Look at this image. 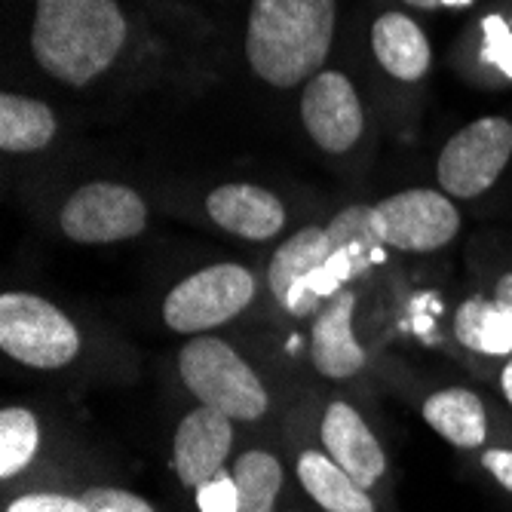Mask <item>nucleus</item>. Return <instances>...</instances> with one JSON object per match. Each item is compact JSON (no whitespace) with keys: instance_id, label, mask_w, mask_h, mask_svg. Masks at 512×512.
I'll return each mask as SVG.
<instances>
[{"instance_id":"3","label":"nucleus","mask_w":512,"mask_h":512,"mask_svg":"<svg viewBox=\"0 0 512 512\" xmlns=\"http://www.w3.org/2000/svg\"><path fill=\"white\" fill-rule=\"evenodd\" d=\"M181 387L200 405L218 408L234 424H261L273 408L267 381L255 365L218 335H194L175 356Z\"/></svg>"},{"instance_id":"27","label":"nucleus","mask_w":512,"mask_h":512,"mask_svg":"<svg viewBox=\"0 0 512 512\" xmlns=\"http://www.w3.org/2000/svg\"><path fill=\"white\" fill-rule=\"evenodd\" d=\"M497 387H500V396L506 399V405L512 408V356L503 362L500 375H497Z\"/></svg>"},{"instance_id":"29","label":"nucleus","mask_w":512,"mask_h":512,"mask_svg":"<svg viewBox=\"0 0 512 512\" xmlns=\"http://www.w3.org/2000/svg\"><path fill=\"white\" fill-rule=\"evenodd\" d=\"M402 4L411 10H436V7H445V0H402Z\"/></svg>"},{"instance_id":"7","label":"nucleus","mask_w":512,"mask_h":512,"mask_svg":"<svg viewBox=\"0 0 512 512\" xmlns=\"http://www.w3.org/2000/svg\"><path fill=\"white\" fill-rule=\"evenodd\" d=\"M59 227L71 243L111 246L145 234L148 203L120 181H89L59 209Z\"/></svg>"},{"instance_id":"17","label":"nucleus","mask_w":512,"mask_h":512,"mask_svg":"<svg viewBox=\"0 0 512 512\" xmlns=\"http://www.w3.org/2000/svg\"><path fill=\"white\" fill-rule=\"evenodd\" d=\"M371 53L399 83L424 80L433 65V50L424 28L408 13H384L371 25Z\"/></svg>"},{"instance_id":"4","label":"nucleus","mask_w":512,"mask_h":512,"mask_svg":"<svg viewBox=\"0 0 512 512\" xmlns=\"http://www.w3.org/2000/svg\"><path fill=\"white\" fill-rule=\"evenodd\" d=\"M0 350L34 371H62L83 350L74 319L31 292H7L0 298Z\"/></svg>"},{"instance_id":"11","label":"nucleus","mask_w":512,"mask_h":512,"mask_svg":"<svg viewBox=\"0 0 512 512\" xmlns=\"http://www.w3.org/2000/svg\"><path fill=\"white\" fill-rule=\"evenodd\" d=\"M237 448V424L209 405H197L181 417L172 433V473L194 494L200 485L230 467Z\"/></svg>"},{"instance_id":"19","label":"nucleus","mask_w":512,"mask_h":512,"mask_svg":"<svg viewBox=\"0 0 512 512\" xmlns=\"http://www.w3.org/2000/svg\"><path fill=\"white\" fill-rule=\"evenodd\" d=\"M454 338L476 356H512V310L497 298L473 295L454 313Z\"/></svg>"},{"instance_id":"28","label":"nucleus","mask_w":512,"mask_h":512,"mask_svg":"<svg viewBox=\"0 0 512 512\" xmlns=\"http://www.w3.org/2000/svg\"><path fill=\"white\" fill-rule=\"evenodd\" d=\"M494 298H497L506 310H512V273H506V276H500V279H497Z\"/></svg>"},{"instance_id":"20","label":"nucleus","mask_w":512,"mask_h":512,"mask_svg":"<svg viewBox=\"0 0 512 512\" xmlns=\"http://www.w3.org/2000/svg\"><path fill=\"white\" fill-rule=\"evenodd\" d=\"M59 132L53 108L19 96V92H4L0 96V151L4 154H37L53 145Z\"/></svg>"},{"instance_id":"15","label":"nucleus","mask_w":512,"mask_h":512,"mask_svg":"<svg viewBox=\"0 0 512 512\" xmlns=\"http://www.w3.org/2000/svg\"><path fill=\"white\" fill-rule=\"evenodd\" d=\"M424 424L457 451H485L494 436L488 402L467 387H442L421 402Z\"/></svg>"},{"instance_id":"30","label":"nucleus","mask_w":512,"mask_h":512,"mask_svg":"<svg viewBox=\"0 0 512 512\" xmlns=\"http://www.w3.org/2000/svg\"><path fill=\"white\" fill-rule=\"evenodd\" d=\"M283 512H304V509H298V506H286Z\"/></svg>"},{"instance_id":"18","label":"nucleus","mask_w":512,"mask_h":512,"mask_svg":"<svg viewBox=\"0 0 512 512\" xmlns=\"http://www.w3.org/2000/svg\"><path fill=\"white\" fill-rule=\"evenodd\" d=\"M237 482V512H279L286 488V463L273 448L252 445L230 460Z\"/></svg>"},{"instance_id":"13","label":"nucleus","mask_w":512,"mask_h":512,"mask_svg":"<svg viewBox=\"0 0 512 512\" xmlns=\"http://www.w3.org/2000/svg\"><path fill=\"white\" fill-rule=\"evenodd\" d=\"M353 316H356L353 289H338L335 295H329L313 316L310 365L322 381L347 384L359 378L368 365V353L356 338Z\"/></svg>"},{"instance_id":"1","label":"nucleus","mask_w":512,"mask_h":512,"mask_svg":"<svg viewBox=\"0 0 512 512\" xmlns=\"http://www.w3.org/2000/svg\"><path fill=\"white\" fill-rule=\"evenodd\" d=\"M129 37L117 0H34L31 56L65 86H89L114 68Z\"/></svg>"},{"instance_id":"6","label":"nucleus","mask_w":512,"mask_h":512,"mask_svg":"<svg viewBox=\"0 0 512 512\" xmlns=\"http://www.w3.org/2000/svg\"><path fill=\"white\" fill-rule=\"evenodd\" d=\"M512 160V123L506 117H479L457 129L439 160L436 181L454 200L482 197L491 184L503 175Z\"/></svg>"},{"instance_id":"5","label":"nucleus","mask_w":512,"mask_h":512,"mask_svg":"<svg viewBox=\"0 0 512 512\" xmlns=\"http://www.w3.org/2000/svg\"><path fill=\"white\" fill-rule=\"evenodd\" d=\"M258 283L252 270L234 261L209 264L169 289L160 316L166 329L184 338L209 335L252 307Z\"/></svg>"},{"instance_id":"21","label":"nucleus","mask_w":512,"mask_h":512,"mask_svg":"<svg viewBox=\"0 0 512 512\" xmlns=\"http://www.w3.org/2000/svg\"><path fill=\"white\" fill-rule=\"evenodd\" d=\"M325 234H329V243H332L329 270H335L338 279H350L362 273L375 261V252L384 246L381 237L375 234V224H371V206H362V203L341 209L325 224Z\"/></svg>"},{"instance_id":"14","label":"nucleus","mask_w":512,"mask_h":512,"mask_svg":"<svg viewBox=\"0 0 512 512\" xmlns=\"http://www.w3.org/2000/svg\"><path fill=\"white\" fill-rule=\"evenodd\" d=\"M206 215L224 234L252 243H267L279 237L286 230V218H289L283 200L261 188V184H246V181L218 184L206 197Z\"/></svg>"},{"instance_id":"25","label":"nucleus","mask_w":512,"mask_h":512,"mask_svg":"<svg viewBox=\"0 0 512 512\" xmlns=\"http://www.w3.org/2000/svg\"><path fill=\"white\" fill-rule=\"evenodd\" d=\"M194 506L197 512H237V482L230 467L194 491Z\"/></svg>"},{"instance_id":"22","label":"nucleus","mask_w":512,"mask_h":512,"mask_svg":"<svg viewBox=\"0 0 512 512\" xmlns=\"http://www.w3.org/2000/svg\"><path fill=\"white\" fill-rule=\"evenodd\" d=\"M43 424L37 411L25 405H4L0 411V479L7 485L28 473L31 463L40 457Z\"/></svg>"},{"instance_id":"26","label":"nucleus","mask_w":512,"mask_h":512,"mask_svg":"<svg viewBox=\"0 0 512 512\" xmlns=\"http://www.w3.org/2000/svg\"><path fill=\"white\" fill-rule=\"evenodd\" d=\"M479 467L488 479H494L512 497V448L509 445H488L479 451Z\"/></svg>"},{"instance_id":"9","label":"nucleus","mask_w":512,"mask_h":512,"mask_svg":"<svg viewBox=\"0 0 512 512\" xmlns=\"http://www.w3.org/2000/svg\"><path fill=\"white\" fill-rule=\"evenodd\" d=\"M319 445L341 470H347L365 491L378 494L390 479V454L365 414L350 399H329L316 427Z\"/></svg>"},{"instance_id":"12","label":"nucleus","mask_w":512,"mask_h":512,"mask_svg":"<svg viewBox=\"0 0 512 512\" xmlns=\"http://www.w3.org/2000/svg\"><path fill=\"white\" fill-rule=\"evenodd\" d=\"M332 264V243L325 227L310 224L292 234L279 246L267 264V289L276 298V304L292 316H307L322 292L316 279L329 273Z\"/></svg>"},{"instance_id":"24","label":"nucleus","mask_w":512,"mask_h":512,"mask_svg":"<svg viewBox=\"0 0 512 512\" xmlns=\"http://www.w3.org/2000/svg\"><path fill=\"white\" fill-rule=\"evenodd\" d=\"M4 512H89L80 494L65 491H25L7 500Z\"/></svg>"},{"instance_id":"2","label":"nucleus","mask_w":512,"mask_h":512,"mask_svg":"<svg viewBox=\"0 0 512 512\" xmlns=\"http://www.w3.org/2000/svg\"><path fill=\"white\" fill-rule=\"evenodd\" d=\"M335 25V0H252L243 43L249 68L276 89L304 86L329 59Z\"/></svg>"},{"instance_id":"16","label":"nucleus","mask_w":512,"mask_h":512,"mask_svg":"<svg viewBox=\"0 0 512 512\" xmlns=\"http://www.w3.org/2000/svg\"><path fill=\"white\" fill-rule=\"evenodd\" d=\"M295 482L322 512H381L378 500L365 491L347 470L322 451V445H304L295 454Z\"/></svg>"},{"instance_id":"8","label":"nucleus","mask_w":512,"mask_h":512,"mask_svg":"<svg viewBox=\"0 0 512 512\" xmlns=\"http://www.w3.org/2000/svg\"><path fill=\"white\" fill-rule=\"evenodd\" d=\"M371 224L396 252H439L460 234V209L445 191L408 188L371 206Z\"/></svg>"},{"instance_id":"23","label":"nucleus","mask_w":512,"mask_h":512,"mask_svg":"<svg viewBox=\"0 0 512 512\" xmlns=\"http://www.w3.org/2000/svg\"><path fill=\"white\" fill-rule=\"evenodd\" d=\"M80 500L89 512H157L151 500L120 485H86L80 491Z\"/></svg>"},{"instance_id":"10","label":"nucleus","mask_w":512,"mask_h":512,"mask_svg":"<svg viewBox=\"0 0 512 512\" xmlns=\"http://www.w3.org/2000/svg\"><path fill=\"white\" fill-rule=\"evenodd\" d=\"M301 123L325 154H347L362 142L365 108L353 80L341 71H319L304 83Z\"/></svg>"}]
</instances>
